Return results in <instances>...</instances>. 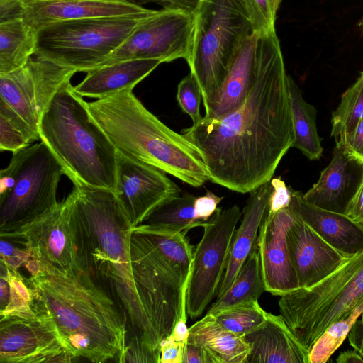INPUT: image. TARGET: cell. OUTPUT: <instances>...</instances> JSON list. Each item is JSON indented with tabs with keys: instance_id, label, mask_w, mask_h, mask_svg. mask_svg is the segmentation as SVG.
<instances>
[{
	"instance_id": "cell-1",
	"label": "cell",
	"mask_w": 363,
	"mask_h": 363,
	"mask_svg": "<svg viewBox=\"0 0 363 363\" xmlns=\"http://www.w3.org/2000/svg\"><path fill=\"white\" fill-rule=\"evenodd\" d=\"M255 76L232 111L202 117L181 133L201 152L209 180L238 193L269 182L294 143L288 74L276 31L257 34Z\"/></svg>"
},
{
	"instance_id": "cell-2",
	"label": "cell",
	"mask_w": 363,
	"mask_h": 363,
	"mask_svg": "<svg viewBox=\"0 0 363 363\" xmlns=\"http://www.w3.org/2000/svg\"><path fill=\"white\" fill-rule=\"evenodd\" d=\"M24 266L33 311L72 356L96 363L124 362L125 324L91 270L67 272L31 257Z\"/></svg>"
},
{
	"instance_id": "cell-3",
	"label": "cell",
	"mask_w": 363,
	"mask_h": 363,
	"mask_svg": "<svg viewBox=\"0 0 363 363\" xmlns=\"http://www.w3.org/2000/svg\"><path fill=\"white\" fill-rule=\"evenodd\" d=\"M70 194L85 264L109 281L142 344L160 352L140 272L132 259L133 227L128 216L113 191L74 186Z\"/></svg>"
},
{
	"instance_id": "cell-4",
	"label": "cell",
	"mask_w": 363,
	"mask_h": 363,
	"mask_svg": "<svg viewBox=\"0 0 363 363\" xmlns=\"http://www.w3.org/2000/svg\"><path fill=\"white\" fill-rule=\"evenodd\" d=\"M86 106L118 152L156 167L193 187L209 180L200 151L148 111L133 89L87 102Z\"/></svg>"
},
{
	"instance_id": "cell-5",
	"label": "cell",
	"mask_w": 363,
	"mask_h": 363,
	"mask_svg": "<svg viewBox=\"0 0 363 363\" xmlns=\"http://www.w3.org/2000/svg\"><path fill=\"white\" fill-rule=\"evenodd\" d=\"M71 82L55 95L38 128L40 141L74 186L116 192L117 150Z\"/></svg>"
},
{
	"instance_id": "cell-6",
	"label": "cell",
	"mask_w": 363,
	"mask_h": 363,
	"mask_svg": "<svg viewBox=\"0 0 363 363\" xmlns=\"http://www.w3.org/2000/svg\"><path fill=\"white\" fill-rule=\"evenodd\" d=\"M193 17L187 63L206 111L218 95L235 54L255 32L242 0H198Z\"/></svg>"
},
{
	"instance_id": "cell-7",
	"label": "cell",
	"mask_w": 363,
	"mask_h": 363,
	"mask_svg": "<svg viewBox=\"0 0 363 363\" xmlns=\"http://www.w3.org/2000/svg\"><path fill=\"white\" fill-rule=\"evenodd\" d=\"M363 301V250L349 257L331 274L308 288L281 296L279 312L308 350L334 322Z\"/></svg>"
},
{
	"instance_id": "cell-8",
	"label": "cell",
	"mask_w": 363,
	"mask_h": 363,
	"mask_svg": "<svg viewBox=\"0 0 363 363\" xmlns=\"http://www.w3.org/2000/svg\"><path fill=\"white\" fill-rule=\"evenodd\" d=\"M152 16L90 18L48 25L38 31L34 56L86 73L101 66Z\"/></svg>"
},
{
	"instance_id": "cell-9",
	"label": "cell",
	"mask_w": 363,
	"mask_h": 363,
	"mask_svg": "<svg viewBox=\"0 0 363 363\" xmlns=\"http://www.w3.org/2000/svg\"><path fill=\"white\" fill-rule=\"evenodd\" d=\"M62 174L42 141L13 152L0 172V232L26 224L55 206Z\"/></svg>"
},
{
	"instance_id": "cell-10",
	"label": "cell",
	"mask_w": 363,
	"mask_h": 363,
	"mask_svg": "<svg viewBox=\"0 0 363 363\" xmlns=\"http://www.w3.org/2000/svg\"><path fill=\"white\" fill-rule=\"evenodd\" d=\"M242 212L237 205L218 207L203 226V236L194 250L193 263L186 291V312L199 317L217 296L228 264L238 223Z\"/></svg>"
},
{
	"instance_id": "cell-11",
	"label": "cell",
	"mask_w": 363,
	"mask_h": 363,
	"mask_svg": "<svg viewBox=\"0 0 363 363\" xmlns=\"http://www.w3.org/2000/svg\"><path fill=\"white\" fill-rule=\"evenodd\" d=\"M0 236L21 245L31 257L45 260L62 270L89 269L79 250L70 193L35 219L15 229L0 232Z\"/></svg>"
},
{
	"instance_id": "cell-12",
	"label": "cell",
	"mask_w": 363,
	"mask_h": 363,
	"mask_svg": "<svg viewBox=\"0 0 363 363\" xmlns=\"http://www.w3.org/2000/svg\"><path fill=\"white\" fill-rule=\"evenodd\" d=\"M193 35V11L162 8L145 20L100 67L135 59H155L162 63L182 58L188 62Z\"/></svg>"
},
{
	"instance_id": "cell-13",
	"label": "cell",
	"mask_w": 363,
	"mask_h": 363,
	"mask_svg": "<svg viewBox=\"0 0 363 363\" xmlns=\"http://www.w3.org/2000/svg\"><path fill=\"white\" fill-rule=\"evenodd\" d=\"M77 72L34 57L23 67L0 74V98L39 135L44 112Z\"/></svg>"
},
{
	"instance_id": "cell-14",
	"label": "cell",
	"mask_w": 363,
	"mask_h": 363,
	"mask_svg": "<svg viewBox=\"0 0 363 363\" xmlns=\"http://www.w3.org/2000/svg\"><path fill=\"white\" fill-rule=\"evenodd\" d=\"M115 194L135 227L164 202L179 196L181 189L159 168L117 151Z\"/></svg>"
},
{
	"instance_id": "cell-15",
	"label": "cell",
	"mask_w": 363,
	"mask_h": 363,
	"mask_svg": "<svg viewBox=\"0 0 363 363\" xmlns=\"http://www.w3.org/2000/svg\"><path fill=\"white\" fill-rule=\"evenodd\" d=\"M1 363L72 362L75 358L38 317L0 316Z\"/></svg>"
},
{
	"instance_id": "cell-16",
	"label": "cell",
	"mask_w": 363,
	"mask_h": 363,
	"mask_svg": "<svg viewBox=\"0 0 363 363\" xmlns=\"http://www.w3.org/2000/svg\"><path fill=\"white\" fill-rule=\"evenodd\" d=\"M296 217L290 206L275 213L266 211L259 227L257 245L264 289L274 296L300 289L286 242L287 231Z\"/></svg>"
},
{
	"instance_id": "cell-17",
	"label": "cell",
	"mask_w": 363,
	"mask_h": 363,
	"mask_svg": "<svg viewBox=\"0 0 363 363\" xmlns=\"http://www.w3.org/2000/svg\"><path fill=\"white\" fill-rule=\"evenodd\" d=\"M22 18L38 31L54 23L99 17L151 16L135 0H23Z\"/></svg>"
},
{
	"instance_id": "cell-18",
	"label": "cell",
	"mask_w": 363,
	"mask_h": 363,
	"mask_svg": "<svg viewBox=\"0 0 363 363\" xmlns=\"http://www.w3.org/2000/svg\"><path fill=\"white\" fill-rule=\"evenodd\" d=\"M286 242L300 289L319 282L349 257L325 241L297 214L287 231Z\"/></svg>"
},
{
	"instance_id": "cell-19",
	"label": "cell",
	"mask_w": 363,
	"mask_h": 363,
	"mask_svg": "<svg viewBox=\"0 0 363 363\" xmlns=\"http://www.w3.org/2000/svg\"><path fill=\"white\" fill-rule=\"evenodd\" d=\"M362 178L363 162L343 143H335L330 162L303 199L320 208L345 214Z\"/></svg>"
},
{
	"instance_id": "cell-20",
	"label": "cell",
	"mask_w": 363,
	"mask_h": 363,
	"mask_svg": "<svg viewBox=\"0 0 363 363\" xmlns=\"http://www.w3.org/2000/svg\"><path fill=\"white\" fill-rule=\"evenodd\" d=\"M291 208L325 241L347 256L363 250V224L346 214L320 208L305 201L292 189Z\"/></svg>"
},
{
	"instance_id": "cell-21",
	"label": "cell",
	"mask_w": 363,
	"mask_h": 363,
	"mask_svg": "<svg viewBox=\"0 0 363 363\" xmlns=\"http://www.w3.org/2000/svg\"><path fill=\"white\" fill-rule=\"evenodd\" d=\"M245 337L251 347L247 363H309V350L281 314L268 313L266 323Z\"/></svg>"
},
{
	"instance_id": "cell-22",
	"label": "cell",
	"mask_w": 363,
	"mask_h": 363,
	"mask_svg": "<svg viewBox=\"0 0 363 363\" xmlns=\"http://www.w3.org/2000/svg\"><path fill=\"white\" fill-rule=\"evenodd\" d=\"M272 191L273 187L269 181L250 192L242 211L241 223L234 234L228 264L218 287L217 298L230 288L245 259L257 245L259 227Z\"/></svg>"
},
{
	"instance_id": "cell-23",
	"label": "cell",
	"mask_w": 363,
	"mask_h": 363,
	"mask_svg": "<svg viewBox=\"0 0 363 363\" xmlns=\"http://www.w3.org/2000/svg\"><path fill=\"white\" fill-rule=\"evenodd\" d=\"M162 62L155 59H135L104 65L86 72L74 86L77 93L101 99L133 88Z\"/></svg>"
},
{
	"instance_id": "cell-24",
	"label": "cell",
	"mask_w": 363,
	"mask_h": 363,
	"mask_svg": "<svg viewBox=\"0 0 363 363\" xmlns=\"http://www.w3.org/2000/svg\"><path fill=\"white\" fill-rule=\"evenodd\" d=\"M258 59L259 40L258 35L255 33L235 54L221 89L204 117L225 115L242 102L255 76Z\"/></svg>"
},
{
	"instance_id": "cell-25",
	"label": "cell",
	"mask_w": 363,
	"mask_h": 363,
	"mask_svg": "<svg viewBox=\"0 0 363 363\" xmlns=\"http://www.w3.org/2000/svg\"><path fill=\"white\" fill-rule=\"evenodd\" d=\"M187 341L204 347L216 363H247L251 351L245 335L223 328L208 312L189 328Z\"/></svg>"
},
{
	"instance_id": "cell-26",
	"label": "cell",
	"mask_w": 363,
	"mask_h": 363,
	"mask_svg": "<svg viewBox=\"0 0 363 363\" xmlns=\"http://www.w3.org/2000/svg\"><path fill=\"white\" fill-rule=\"evenodd\" d=\"M288 89L294 133L292 147L310 160H319L323 148L316 126L317 111L304 100L301 89L290 75H288Z\"/></svg>"
},
{
	"instance_id": "cell-27",
	"label": "cell",
	"mask_w": 363,
	"mask_h": 363,
	"mask_svg": "<svg viewBox=\"0 0 363 363\" xmlns=\"http://www.w3.org/2000/svg\"><path fill=\"white\" fill-rule=\"evenodd\" d=\"M38 30L21 18L0 23V74L25 65L35 55Z\"/></svg>"
},
{
	"instance_id": "cell-28",
	"label": "cell",
	"mask_w": 363,
	"mask_h": 363,
	"mask_svg": "<svg viewBox=\"0 0 363 363\" xmlns=\"http://www.w3.org/2000/svg\"><path fill=\"white\" fill-rule=\"evenodd\" d=\"M265 291L257 245L240 269L230 288L211 305L208 313L214 314L224 309L258 301Z\"/></svg>"
},
{
	"instance_id": "cell-29",
	"label": "cell",
	"mask_w": 363,
	"mask_h": 363,
	"mask_svg": "<svg viewBox=\"0 0 363 363\" xmlns=\"http://www.w3.org/2000/svg\"><path fill=\"white\" fill-rule=\"evenodd\" d=\"M196 197L185 194L168 200L157 208L143 223L158 227L189 231L203 227L208 222L199 220L196 214Z\"/></svg>"
},
{
	"instance_id": "cell-30",
	"label": "cell",
	"mask_w": 363,
	"mask_h": 363,
	"mask_svg": "<svg viewBox=\"0 0 363 363\" xmlns=\"http://www.w3.org/2000/svg\"><path fill=\"white\" fill-rule=\"evenodd\" d=\"M363 119V72L342 95L340 102L332 113L331 136L335 142L343 141Z\"/></svg>"
},
{
	"instance_id": "cell-31",
	"label": "cell",
	"mask_w": 363,
	"mask_h": 363,
	"mask_svg": "<svg viewBox=\"0 0 363 363\" xmlns=\"http://www.w3.org/2000/svg\"><path fill=\"white\" fill-rule=\"evenodd\" d=\"M38 140L39 135L0 98V150L15 152Z\"/></svg>"
},
{
	"instance_id": "cell-32",
	"label": "cell",
	"mask_w": 363,
	"mask_h": 363,
	"mask_svg": "<svg viewBox=\"0 0 363 363\" xmlns=\"http://www.w3.org/2000/svg\"><path fill=\"white\" fill-rule=\"evenodd\" d=\"M362 312L363 301L344 318L329 325L310 349L309 363L327 362L347 337Z\"/></svg>"
},
{
	"instance_id": "cell-33",
	"label": "cell",
	"mask_w": 363,
	"mask_h": 363,
	"mask_svg": "<svg viewBox=\"0 0 363 363\" xmlns=\"http://www.w3.org/2000/svg\"><path fill=\"white\" fill-rule=\"evenodd\" d=\"M218 323L231 332L245 335L262 326L268 313L252 301L222 310L213 314Z\"/></svg>"
},
{
	"instance_id": "cell-34",
	"label": "cell",
	"mask_w": 363,
	"mask_h": 363,
	"mask_svg": "<svg viewBox=\"0 0 363 363\" xmlns=\"http://www.w3.org/2000/svg\"><path fill=\"white\" fill-rule=\"evenodd\" d=\"M1 275L4 276L8 281L9 290L6 306L0 310V316L36 318L32 308L33 296L30 289L18 269H9L1 264Z\"/></svg>"
},
{
	"instance_id": "cell-35",
	"label": "cell",
	"mask_w": 363,
	"mask_h": 363,
	"mask_svg": "<svg viewBox=\"0 0 363 363\" xmlns=\"http://www.w3.org/2000/svg\"><path fill=\"white\" fill-rule=\"evenodd\" d=\"M283 0H242L254 32L267 34L275 29L277 11Z\"/></svg>"
},
{
	"instance_id": "cell-36",
	"label": "cell",
	"mask_w": 363,
	"mask_h": 363,
	"mask_svg": "<svg viewBox=\"0 0 363 363\" xmlns=\"http://www.w3.org/2000/svg\"><path fill=\"white\" fill-rule=\"evenodd\" d=\"M201 99L202 93L200 86L190 72L179 83L177 99L182 111L191 117L193 125L198 123L202 118L200 113Z\"/></svg>"
},
{
	"instance_id": "cell-37",
	"label": "cell",
	"mask_w": 363,
	"mask_h": 363,
	"mask_svg": "<svg viewBox=\"0 0 363 363\" xmlns=\"http://www.w3.org/2000/svg\"><path fill=\"white\" fill-rule=\"evenodd\" d=\"M1 264L6 267L18 269L30 257L28 251L24 247H19L1 238L0 242Z\"/></svg>"
},
{
	"instance_id": "cell-38",
	"label": "cell",
	"mask_w": 363,
	"mask_h": 363,
	"mask_svg": "<svg viewBox=\"0 0 363 363\" xmlns=\"http://www.w3.org/2000/svg\"><path fill=\"white\" fill-rule=\"evenodd\" d=\"M270 182L273 187V191L269 198L267 211L269 213H275L290 206L292 189L287 186L280 177L272 179Z\"/></svg>"
},
{
	"instance_id": "cell-39",
	"label": "cell",
	"mask_w": 363,
	"mask_h": 363,
	"mask_svg": "<svg viewBox=\"0 0 363 363\" xmlns=\"http://www.w3.org/2000/svg\"><path fill=\"white\" fill-rule=\"evenodd\" d=\"M160 352H153L147 349L142 344L139 336L136 335L127 346L124 362L160 363Z\"/></svg>"
},
{
	"instance_id": "cell-40",
	"label": "cell",
	"mask_w": 363,
	"mask_h": 363,
	"mask_svg": "<svg viewBox=\"0 0 363 363\" xmlns=\"http://www.w3.org/2000/svg\"><path fill=\"white\" fill-rule=\"evenodd\" d=\"M223 199V196H216L211 191L196 197L194 206L197 218L203 222L209 221L218 210V206Z\"/></svg>"
},
{
	"instance_id": "cell-41",
	"label": "cell",
	"mask_w": 363,
	"mask_h": 363,
	"mask_svg": "<svg viewBox=\"0 0 363 363\" xmlns=\"http://www.w3.org/2000/svg\"><path fill=\"white\" fill-rule=\"evenodd\" d=\"M185 345L177 341L172 334L163 338L160 344V363H182Z\"/></svg>"
},
{
	"instance_id": "cell-42",
	"label": "cell",
	"mask_w": 363,
	"mask_h": 363,
	"mask_svg": "<svg viewBox=\"0 0 363 363\" xmlns=\"http://www.w3.org/2000/svg\"><path fill=\"white\" fill-rule=\"evenodd\" d=\"M182 363H216V362L204 347L187 341L184 350Z\"/></svg>"
},
{
	"instance_id": "cell-43",
	"label": "cell",
	"mask_w": 363,
	"mask_h": 363,
	"mask_svg": "<svg viewBox=\"0 0 363 363\" xmlns=\"http://www.w3.org/2000/svg\"><path fill=\"white\" fill-rule=\"evenodd\" d=\"M336 143H343L352 154L363 162V119L343 141Z\"/></svg>"
},
{
	"instance_id": "cell-44",
	"label": "cell",
	"mask_w": 363,
	"mask_h": 363,
	"mask_svg": "<svg viewBox=\"0 0 363 363\" xmlns=\"http://www.w3.org/2000/svg\"><path fill=\"white\" fill-rule=\"evenodd\" d=\"M345 214L354 221L363 224V178L348 205Z\"/></svg>"
},
{
	"instance_id": "cell-45",
	"label": "cell",
	"mask_w": 363,
	"mask_h": 363,
	"mask_svg": "<svg viewBox=\"0 0 363 363\" xmlns=\"http://www.w3.org/2000/svg\"><path fill=\"white\" fill-rule=\"evenodd\" d=\"M23 0H0V23L21 18Z\"/></svg>"
},
{
	"instance_id": "cell-46",
	"label": "cell",
	"mask_w": 363,
	"mask_h": 363,
	"mask_svg": "<svg viewBox=\"0 0 363 363\" xmlns=\"http://www.w3.org/2000/svg\"><path fill=\"white\" fill-rule=\"evenodd\" d=\"M347 338L351 346L363 357V312L352 327Z\"/></svg>"
},
{
	"instance_id": "cell-47",
	"label": "cell",
	"mask_w": 363,
	"mask_h": 363,
	"mask_svg": "<svg viewBox=\"0 0 363 363\" xmlns=\"http://www.w3.org/2000/svg\"><path fill=\"white\" fill-rule=\"evenodd\" d=\"M141 3H155L163 8H179L193 11L198 0H135Z\"/></svg>"
},
{
	"instance_id": "cell-48",
	"label": "cell",
	"mask_w": 363,
	"mask_h": 363,
	"mask_svg": "<svg viewBox=\"0 0 363 363\" xmlns=\"http://www.w3.org/2000/svg\"><path fill=\"white\" fill-rule=\"evenodd\" d=\"M186 307L184 308L171 334L174 338L182 343L186 344L189 337V328L186 326Z\"/></svg>"
},
{
	"instance_id": "cell-49",
	"label": "cell",
	"mask_w": 363,
	"mask_h": 363,
	"mask_svg": "<svg viewBox=\"0 0 363 363\" xmlns=\"http://www.w3.org/2000/svg\"><path fill=\"white\" fill-rule=\"evenodd\" d=\"M337 363H363V357L354 349V350L344 351L336 359Z\"/></svg>"
},
{
	"instance_id": "cell-50",
	"label": "cell",
	"mask_w": 363,
	"mask_h": 363,
	"mask_svg": "<svg viewBox=\"0 0 363 363\" xmlns=\"http://www.w3.org/2000/svg\"><path fill=\"white\" fill-rule=\"evenodd\" d=\"M362 26H363V21H362Z\"/></svg>"
}]
</instances>
